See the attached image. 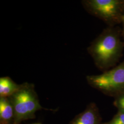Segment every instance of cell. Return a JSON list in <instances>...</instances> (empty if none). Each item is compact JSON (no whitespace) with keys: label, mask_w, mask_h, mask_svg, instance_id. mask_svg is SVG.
<instances>
[{"label":"cell","mask_w":124,"mask_h":124,"mask_svg":"<svg viewBox=\"0 0 124 124\" xmlns=\"http://www.w3.org/2000/svg\"><path fill=\"white\" fill-rule=\"evenodd\" d=\"M119 27L109 26L91 43L87 51L95 65L105 72L115 66L123 55L124 42Z\"/></svg>","instance_id":"6da1fadb"},{"label":"cell","mask_w":124,"mask_h":124,"mask_svg":"<svg viewBox=\"0 0 124 124\" xmlns=\"http://www.w3.org/2000/svg\"><path fill=\"white\" fill-rule=\"evenodd\" d=\"M8 98L14 110V124H20L24 120L35 119L36 112L43 108L32 83L20 84L19 88Z\"/></svg>","instance_id":"7a4b0ae2"},{"label":"cell","mask_w":124,"mask_h":124,"mask_svg":"<svg viewBox=\"0 0 124 124\" xmlns=\"http://www.w3.org/2000/svg\"><path fill=\"white\" fill-rule=\"evenodd\" d=\"M82 3L89 13L100 18L109 26H114L122 22L123 0H85Z\"/></svg>","instance_id":"3957f363"},{"label":"cell","mask_w":124,"mask_h":124,"mask_svg":"<svg viewBox=\"0 0 124 124\" xmlns=\"http://www.w3.org/2000/svg\"><path fill=\"white\" fill-rule=\"evenodd\" d=\"M86 80L90 85L104 93L124 94V61L101 75L87 76Z\"/></svg>","instance_id":"277c9868"},{"label":"cell","mask_w":124,"mask_h":124,"mask_svg":"<svg viewBox=\"0 0 124 124\" xmlns=\"http://www.w3.org/2000/svg\"><path fill=\"white\" fill-rule=\"evenodd\" d=\"M69 124H100L98 110L94 104H91L84 112L76 116Z\"/></svg>","instance_id":"5b68a950"},{"label":"cell","mask_w":124,"mask_h":124,"mask_svg":"<svg viewBox=\"0 0 124 124\" xmlns=\"http://www.w3.org/2000/svg\"><path fill=\"white\" fill-rule=\"evenodd\" d=\"M13 107L8 98L0 97V124H14Z\"/></svg>","instance_id":"8992f818"},{"label":"cell","mask_w":124,"mask_h":124,"mask_svg":"<svg viewBox=\"0 0 124 124\" xmlns=\"http://www.w3.org/2000/svg\"><path fill=\"white\" fill-rule=\"evenodd\" d=\"M20 86L9 77L0 78V97L9 98L13 95Z\"/></svg>","instance_id":"52a82bcc"},{"label":"cell","mask_w":124,"mask_h":124,"mask_svg":"<svg viewBox=\"0 0 124 124\" xmlns=\"http://www.w3.org/2000/svg\"><path fill=\"white\" fill-rule=\"evenodd\" d=\"M108 124H124V114L117 116Z\"/></svg>","instance_id":"ba28073f"},{"label":"cell","mask_w":124,"mask_h":124,"mask_svg":"<svg viewBox=\"0 0 124 124\" xmlns=\"http://www.w3.org/2000/svg\"><path fill=\"white\" fill-rule=\"evenodd\" d=\"M117 103L120 109L124 112V94L121 95L118 99Z\"/></svg>","instance_id":"9c48e42d"},{"label":"cell","mask_w":124,"mask_h":124,"mask_svg":"<svg viewBox=\"0 0 124 124\" xmlns=\"http://www.w3.org/2000/svg\"><path fill=\"white\" fill-rule=\"evenodd\" d=\"M121 36H122L123 37V39H124V28H123V31H122V33H121Z\"/></svg>","instance_id":"30bf717a"},{"label":"cell","mask_w":124,"mask_h":124,"mask_svg":"<svg viewBox=\"0 0 124 124\" xmlns=\"http://www.w3.org/2000/svg\"><path fill=\"white\" fill-rule=\"evenodd\" d=\"M122 22L124 24V15L123 16V21H122Z\"/></svg>","instance_id":"8fae6325"},{"label":"cell","mask_w":124,"mask_h":124,"mask_svg":"<svg viewBox=\"0 0 124 124\" xmlns=\"http://www.w3.org/2000/svg\"><path fill=\"white\" fill-rule=\"evenodd\" d=\"M40 124V123H35V124Z\"/></svg>","instance_id":"7c38bea8"}]
</instances>
